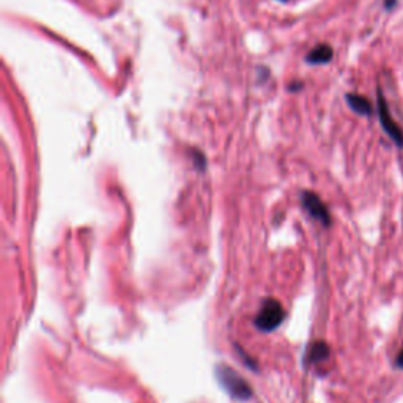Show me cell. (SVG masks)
Masks as SVG:
<instances>
[{
    "instance_id": "1",
    "label": "cell",
    "mask_w": 403,
    "mask_h": 403,
    "mask_svg": "<svg viewBox=\"0 0 403 403\" xmlns=\"http://www.w3.org/2000/svg\"><path fill=\"white\" fill-rule=\"evenodd\" d=\"M217 378H219L222 388L229 392L233 399L247 400L249 397L252 395V391L247 386L246 381L230 367H225V365L217 367Z\"/></svg>"
},
{
    "instance_id": "2",
    "label": "cell",
    "mask_w": 403,
    "mask_h": 403,
    "mask_svg": "<svg viewBox=\"0 0 403 403\" xmlns=\"http://www.w3.org/2000/svg\"><path fill=\"white\" fill-rule=\"evenodd\" d=\"M285 310L282 304L276 300L265 301L262 309L256 317V326L263 332H271L282 323Z\"/></svg>"
},
{
    "instance_id": "3",
    "label": "cell",
    "mask_w": 403,
    "mask_h": 403,
    "mask_svg": "<svg viewBox=\"0 0 403 403\" xmlns=\"http://www.w3.org/2000/svg\"><path fill=\"white\" fill-rule=\"evenodd\" d=\"M376 97H378V119H380L381 126H383L386 134H388L391 139L394 141V144L397 147L403 148V131L400 130V126L397 125L394 120H392L388 103H386V99L383 97V93H381V90H378Z\"/></svg>"
},
{
    "instance_id": "4",
    "label": "cell",
    "mask_w": 403,
    "mask_h": 403,
    "mask_svg": "<svg viewBox=\"0 0 403 403\" xmlns=\"http://www.w3.org/2000/svg\"><path fill=\"white\" fill-rule=\"evenodd\" d=\"M302 205L307 213H309L314 219L318 222H321L323 225H330L331 224V216L330 211H328L326 205L323 204L321 199L318 197L314 193H304L302 194Z\"/></svg>"
},
{
    "instance_id": "5",
    "label": "cell",
    "mask_w": 403,
    "mask_h": 403,
    "mask_svg": "<svg viewBox=\"0 0 403 403\" xmlns=\"http://www.w3.org/2000/svg\"><path fill=\"white\" fill-rule=\"evenodd\" d=\"M332 58V47L328 45H318L312 49L306 57V62L310 65H323V63L331 62Z\"/></svg>"
},
{
    "instance_id": "6",
    "label": "cell",
    "mask_w": 403,
    "mask_h": 403,
    "mask_svg": "<svg viewBox=\"0 0 403 403\" xmlns=\"http://www.w3.org/2000/svg\"><path fill=\"white\" fill-rule=\"evenodd\" d=\"M347 103L350 108L359 115L369 117L370 114H372V104H370V101L367 98L359 97V95H354V93H348Z\"/></svg>"
},
{
    "instance_id": "7",
    "label": "cell",
    "mask_w": 403,
    "mask_h": 403,
    "mask_svg": "<svg viewBox=\"0 0 403 403\" xmlns=\"http://www.w3.org/2000/svg\"><path fill=\"white\" fill-rule=\"evenodd\" d=\"M330 356V347L325 342H315L309 350V361L317 363V361H323Z\"/></svg>"
},
{
    "instance_id": "8",
    "label": "cell",
    "mask_w": 403,
    "mask_h": 403,
    "mask_svg": "<svg viewBox=\"0 0 403 403\" xmlns=\"http://www.w3.org/2000/svg\"><path fill=\"white\" fill-rule=\"evenodd\" d=\"M193 156H194L195 167H197L199 171H202V169H205V156L202 155L200 151H194V153H193Z\"/></svg>"
},
{
    "instance_id": "9",
    "label": "cell",
    "mask_w": 403,
    "mask_h": 403,
    "mask_svg": "<svg viewBox=\"0 0 403 403\" xmlns=\"http://www.w3.org/2000/svg\"><path fill=\"white\" fill-rule=\"evenodd\" d=\"M395 365H397V367H399V369L403 370V350H402V352H400L399 354H397V358H395Z\"/></svg>"
},
{
    "instance_id": "10",
    "label": "cell",
    "mask_w": 403,
    "mask_h": 403,
    "mask_svg": "<svg viewBox=\"0 0 403 403\" xmlns=\"http://www.w3.org/2000/svg\"><path fill=\"white\" fill-rule=\"evenodd\" d=\"M302 88V82H296V84H290L289 90L290 92H298V90Z\"/></svg>"
},
{
    "instance_id": "11",
    "label": "cell",
    "mask_w": 403,
    "mask_h": 403,
    "mask_svg": "<svg viewBox=\"0 0 403 403\" xmlns=\"http://www.w3.org/2000/svg\"><path fill=\"white\" fill-rule=\"evenodd\" d=\"M384 5L388 10H392L397 5V0H384Z\"/></svg>"
},
{
    "instance_id": "12",
    "label": "cell",
    "mask_w": 403,
    "mask_h": 403,
    "mask_svg": "<svg viewBox=\"0 0 403 403\" xmlns=\"http://www.w3.org/2000/svg\"><path fill=\"white\" fill-rule=\"evenodd\" d=\"M280 2H287V0H280Z\"/></svg>"
}]
</instances>
